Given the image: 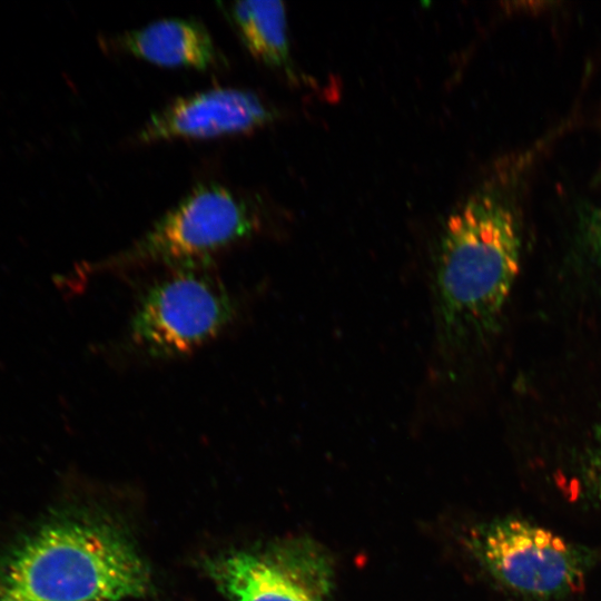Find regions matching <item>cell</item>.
Listing matches in <instances>:
<instances>
[{"mask_svg":"<svg viewBox=\"0 0 601 601\" xmlns=\"http://www.w3.org/2000/svg\"><path fill=\"white\" fill-rule=\"evenodd\" d=\"M520 253L515 216L494 193L476 191L447 218L433 264L435 341L443 359L459 366L495 329Z\"/></svg>","mask_w":601,"mask_h":601,"instance_id":"cell-1","label":"cell"},{"mask_svg":"<svg viewBox=\"0 0 601 601\" xmlns=\"http://www.w3.org/2000/svg\"><path fill=\"white\" fill-rule=\"evenodd\" d=\"M148 585L134 546L101 525L45 526L0 564V601H118Z\"/></svg>","mask_w":601,"mask_h":601,"instance_id":"cell-2","label":"cell"},{"mask_svg":"<svg viewBox=\"0 0 601 601\" xmlns=\"http://www.w3.org/2000/svg\"><path fill=\"white\" fill-rule=\"evenodd\" d=\"M262 223L250 198L219 183H200L128 248L96 267L205 265L213 255L255 236Z\"/></svg>","mask_w":601,"mask_h":601,"instance_id":"cell-3","label":"cell"},{"mask_svg":"<svg viewBox=\"0 0 601 601\" xmlns=\"http://www.w3.org/2000/svg\"><path fill=\"white\" fill-rule=\"evenodd\" d=\"M235 316L234 298L204 265L174 267L141 295L129 337L148 356H184L215 338Z\"/></svg>","mask_w":601,"mask_h":601,"instance_id":"cell-4","label":"cell"},{"mask_svg":"<svg viewBox=\"0 0 601 601\" xmlns=\"http://www.w3.org/2000/svg\"><path fill=\"white\" fill-rule=\"evenodd\" d=\"M472 536L489 573L523 598L554 601L583 590L591 553L545 528L506 518L476 529Z\"/></svg>","mask_w":601,"mask_h":601,"instance_id":"cell-5","label":"cell"},{"mask_svg":"<svg viewBox=\"0 0 601 601\" xmlns=\"http://www.w3.org/2000/svg\"><path fill=\"white\" fill-rule=\"evenodd\" d=\"M278 114L257 93L216 87L179 97L151 115L136 135L141 144L243 135L272 124Z\"/></svg>","mask_w":601,"mask_h":601,"instance_id":"cell-6","label":"cell"},{"mask_svg":"<svg viewBox=\"0 0 601 601\" xmlns=\"http://www.w3.org/2000/svg\"><path fill=\"white\" fill-rule=\"evenodd\" d=\"M114 51L162 67L207 70L221 55L206 26L194 18H164L104 40Z\"/></svg>","mask_w":601,"mask_h":601,"instance_id":"cell-7","label":"cell"},{"mask_svg":"<svg viewBox=\"0 0 601 601\" xmlns=\"http://www.w3.org/2000/svg\"><path fill=\"white\" fill-rule=\"evenodd\" d=\"M209 570L230 601H325L323 588L250 553L224 556L210 563Z\"/></svg>","mask_w":601,"mask_h":601,"instance_id":"cell-8","label":"cell"},{"mask_svg":"<svg viewBox=\"0 0 601 601\" xmlns=\"http://www.w3.org/2000/svg\"><path fill=\"white\" fill-rule=\"evenodd\" d=\"M219 6L254 58L295 78L283 2L246 0Z\"/></svg>","mask_w":601,"mask_h":601,"instance_id":"cell-9","label":"cell"},{"mask_svg":"<svg viewBox=\"0 0 601 601\" xmlns=\"http://www.w3.org/2000/svg\"><path fill=\"white\" fill-rule=\"evenodd\" d=\"M582 227L588 247L601 262V207H590L583 213Z\"/></svg>","mask_w":601,"mask_h":601,"instance_id":"cell-10","label":"cell"},{"mask_svg":"<svg viewBox=\"0 0 601 601\" xmlns=\"http://www.w3.org/2000/svg\"><path fill=\"white\" fill-rule=\"evenodd\" d=\"M593 471L597 491L601 501V447L598 450V453L595 455Z\"/></svg>","mask_w":601,"mask_h":601,"instance_id":"cell-11","label":"cell"}]
</instances>
